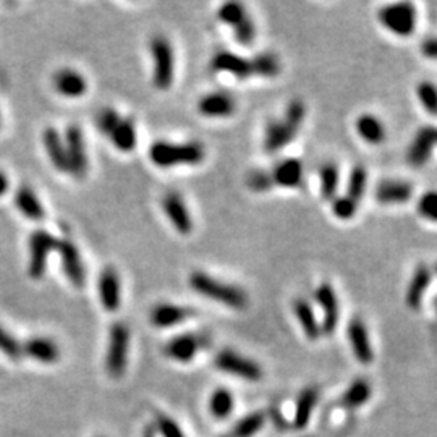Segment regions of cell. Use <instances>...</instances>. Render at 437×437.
I'll list each match as a JSON object with an SVG mask.
<instances>
[{
	"label": "cell",
	"instance_id": "7c38bea8",
	"mask_svg": "<svg viewBox=\"0 0 437 437\" xmlns=\"http://www.w3.org/2000/svg\"><path fill=\"white\" fill-rule=\"evenodd\" d=\"M162 208H164L167 217L177 229V232L188 235L193 230V220H191L186 204L179 193H167L162 199Z\"/></svg>",
	"mask_w": 437,
	"mask_h": 437
},
{
	"label": "cell",
	"instance_id": "7402d4cb",
	"mask_svg": "<svg viewBox=\"0 0 437 437\" xmlns=\"http://www.w3.org/2000/svg\"><path fill=\"white\" fill-rule=\"evenodd\" d=\"M431 283V269L421 264L415 269L413 277L410 280V285L407 288L405 301L407 306L411 310H418L422 303V296H425L427 287Z\"/></svg>",
	"mask_w": 437,
	"mask_h": 437
},
{
	"label": "cell",
	"instance_id": "d6986e66",
	"mask_svg": "<svg viewBox=\"0 0 437 437\" xmlns=\"http://www.w3.org/2000/svg\"><path fill=\"white\" fill-rule=\"evenodd\" d=\"M274 185L296 188L303 180V164L298 159H283L271 172Z\"/></svg>",
	"mask_w": 437,
	"mask_h": 437
},
{
	"label": "cell",
	"instance_id": "e575fe53",
	"mask_svg": "<svg viewBox=\"0 0 437 437\" xmlns=\"http://www.w3.org/2000/svg\"><path fill=\"white\" fill-rule=\"evenodd\" d=\"M264 422H266V415L262 411L251 413L238 421V425L233 427L232 437H253L262 429Z\"/></svg>",
	"mask_w": 437,
	"mask_h": 437
},
{
	"label": "cell",
	"instance_id": "816d5d0a",
	"mask_svg": "<svg viewBox=\"0 0 437 437\" xmlns=\"http://www.w3.org/2000/svg\"><path fill=\"white\" fill-rule=\"evenodd\" d=\"M436 274H437V264H436Z\"/></svg>",
	"mask_w": 437,
	"mask_h": 437
},
{
	"label": "cell",
	"instance_id": "f35d334b",
	"mask_svg": "<svg viewBox=\"0 0 437 437\" xmlns=\"http://www.w3.org/2000/svg\"><path fill=\"white\" fill-rule=\"evenodd\" d=\"M418 213L429 222H437V191H426L418 201Z\"/></svg>",
	"mask_w": 437,
	"mask_h": 437
},
{
	"label": "cell",
	"instance_id": "7bdbcfd3",
	"mask_svg": "<svg viewBox=\"0 0 437 437\" xmlns=\"http://www.w3.org/2000/svg\"><path fill=\"white\" fill-rule=\"evenodd\" d=\"M120 120H122V117H120V114L117 112V110L109 109V107L102 109L100 110V114L98 115V127L104 134L110 136V133H112L115 127L120 123Z\"/></svg>",
	"mask_w": 437,
	"mask_h": 437
},
{
	"label": "cell",
	"instance_id": "ab89813d",
	"mask_svg": "<svg viewBox=\"0 0 437 437\" xmlns=\"http://www.w3.org/2000/svg\"><path fill=\"white\" fill-rule=\"evenodd\" d=\"M0 352L12 359H18L23 355V345L0 325Z\"/></svg>",
	"mask_w": 437,
	"mask_h": 437
},
{
	"label": "cell",
	"instance_id": "1f68e13d",
	"mask_svg": "<svg viewBox=\"0 0 437 437\" xmlns=\"http://www.w3.org/2000/svg\"><path fill=\"white\" fill-rule=\"evenodd\" d=\"M209 410L214 418L225 420L233 410V395L227 389H217L209 398Z\"/></svg>",
	"mask_w": 437,
	"mask_h": 437
},
{
	"label": "cell",
	"instance_id": "7dc6e473",
	"mask_svg": "<svg viewBox=\"0 0 437 437\" xmlns=\"http://www.w3.org/2000/svg\"><path fill=\"white\" fill-rule=\"evenodd\" d=\"M421 52L422 55L427 57V59L437 60V37H429V39L422 42Z\"/></svg>",
	"mask_w": 437,
	"mask_h": 437
},
{
	"label": "cell",
	"instance_id": "83f0119b",
	"mask_svg": "<svg viewBox=\"0 0 437 437\" xmlns=\"http://www.w3.org/2000/svg\"><path fill=\"white\" fill-rule=\"evenodd\" d=\"M294 310L296 318L300 321L301 328H303L306 337L310 340H318L321 337V334H323V329H321V324L318 323V319H316V314L313 308H311V305L306 300L300 298L295 301Z\"/></svg>",
	"mask_w": 437,
	"mask_h": 437
},
{
	"label": "cell",
	"instance_id": "f1b7e54d",
	"mask_svg": "<svg viewBox=\"0 0 437 437\" xmlns=\"http://www.w3.org/2000/svg\"><path fill=\"white\" fill-rule=\"evenodd\" d=\"M357 132L369 144H381L386 139V127L371 114H364L357 120Z\"/></svg>",
	"mask_w": 437,
	"mask_h": 437
},
{
	"label": "cell",
	"instance_id": "d590c367",
	"mask_svg": "<svg viewBox=\"0 0 437 437\" xmlns=\"http://www.w3.org/2000/svg\"><path fill=\"white\" fill-rule=\"evenodd\" d=\"M253 65V75H261V76H271L278 75L280 71V64H278V59L271 52H264V54H259L251 60Z\"/></svg>",
	"mask_w": 437,
	"mask_h": 437
},
{
	"label": "cell",
	"instance_id": "ac0fdd59",
	"mask_svg": "<svg viewBox=\"0 0 437 437\" xmlns=\"http://www.w3.org/2000/svg\"><path fill=\"white\" fill-rule=\"evenodd\" d=\"M52 83H54L57 93L65 96V98H80L88 88L84 76L71 69H62L57 71Z\"/></svg>",
	"mask_w": 437,
	"mask_h": 437
},
{
	"label": "cell",
	"instance_id": "277c9868",
	"mask_svg": "<svg viewBox=\"0 0 437 437\" xmlns=\"http://www.w3.org/2000/svg\"><path fill=\"white\" fill-rule=\"evenodd\" d=\"M130 329L123 323H115L110 329L109 347L105 355V369L112 377H122L127 369Z\"/></svg>",
	"mask_w": 437,
	"mask_h": 437
},
{
	"label": "cell",
	"instance_id": "d6a6232c",
	"mask_svg": "<svg viewBox=\"0 0 437 437\" xmlns=\"http://www.w3.org/2000/svg\"><path fill=\"white\" fill-rule=\"evenodd\" d=\"M321 195L324 199H334L339 186V169L334 162H325L321 167Z\"/></svg>",
	"mask_w": 437,
	"mask_h": 437
},
{
	"label": "cell",
	"instance_id": "60d3db41",
	"mask_svg": "<svg viewBox=\"0 0 437 437\" xmlns=\"http://www.w3.org/2000/svg\"><path fill=\"white\" fill-rule=\"evenodd\" d=\"M358 203H355L347 196H340V198H335L332 204V211L335 214V217H339L340 220H348L352 219L355 214H357Z\"/></svg>",
	"mask_w": 437,
	"mask_h": 437
},
{
	"label": "cell",
	"instance_id": "bcb514c9",
	"mask_svg": "<svg viewBox=\"0 0 437 437\" xmlns=\"http://www.w3.org/2000/svg\"><path fill=\"white\" fill-rule=\"evenodd\" d=\"M157 427H159L162 437H186L179 426V422L169 416H157Z\"/></svg>",
	"mask_w": 437,
	"mask_h": 437
},
{
	"label": "cell",
	"instance_id": "30bf717a",
	"mask_svg": "<svg viewBox=\"0 0 437 437\" xmlns=\"http://www.w3.org/2000/svg\"><path fill=\"white\" fill-rule=\"evenodd\" d=\"M437 144V128L436 127H422L418 130V133L413 138V143L408 150L407 159L413 167L425 166L431 159L432 151Z\"/></svg>",
	"mask_w": 437,
	"mask_h": 437
},
{
	"label": "cell",
	"instance_id": "f546056e",
	"mask_svg": "<svg viewBox=\"0 0 437 437\" xmlns=\"http://www.w3.org/2000/svg\"><path fill=\"white\" fill-rule=\"evenodd\" d=\"M110 139H112L114 146L117 150L128 152L136 146V128H134V122L132 118H122L120 123L115 127V130L110 133Z\"/></svg>",
	"mask_w": 437,
	"mask_h": 437
},
{
	"label": "cell",
	"instance_id": "8992f818",
	"mask_svg": "<svg viewBox=\"0 0 437 437\" xmlns=\"http://www.w3.org/2000/svg\"><path fill=\"white\" fill-rule=\"evenodd\" d=\"M379 20L397 36H410L416 26V10L411 3L398 2L379 10Z\"/></svg>",
	"mask_w": 437,
	"mask_h": 437
},
{
	"label": "cell",
	"instance_id": "4316f807",
	"mask_svg": "<svg viewBox=\"0 0 437 437\" xmlns=\"http://www.w3.org/2000/svg\"><path fill=\"white\" fill-rule=\"evenodd\" d=\"M318 400H319L318 387H306L305 391L300 393L298 400H296L295 418H294L295 429H305L306 425L310 422L311 413H313L316 405H318Z\"/></svg>",
	"mask_w": 437,
	"mask_h": 437
},
{
	"label": "cell",
	"instance_id": "74e56055",
	"mask_svg": "<svg viewBox=\"0 0 437 437\" xmlns=\"http://www.w3.org/2000/svg\"><path fill=\"white\" fill-rule=\"evenodd\" d=\"M247 17V10H244L242 3L229 2L219 8V20L227 23L232 28L240 25Z\"/></svg>",
	"mask_w": 437,
	"mask_h": 437
},
{
	"label": "cell",
	"instance_id": "3957f363",
	"mask_svg": "<svg viewBox=\"0 0 437 437\" xmlns=\"http://www.w3.org/2000/svg\"><path fill=\"white\" fill-rule=\"evenodd\" d=\"M59 238L51 235L47 230H35L31 233L28 248H30V261H28V276L33 280H39L44 277L47 261L52 251H57Z\"/></svg>",
	"mask_w": 437,
	"mask_h": 437
},
{
	"label": "cell",
	"instance_id": "8fae6325",
	"mask_svg": "<svg viewBox=\"0 0 437 437\" xmlns=\"http://www.w3.org/2000/svg\"><path fill=\"white\" fill-rule=\"evenodd\" d=\"M316 301L323 310V324L321 329L325 334H332L339 324V301L330 283H323L316 290Z\"/></svg>",
	"mask_w": 437,
	"mask_h": 437
},
{
	"label": "cell",
	"instance_id": "e0dca14e",
	"mask_svg": "<svg viewBox=\"0 0 437 437\" xmlns=\"http://www.w3.org/2000/svg\"><path fill=\"white\" fill-rule=\"evenodd\" d=\"M99 298L107 311H117L120 306V278L114 267H105L99 277Z\"/></svg>",
	"mask_w": 437,
	"mask_h": 437
},
{
	"label": "cell",
	"instance_id": "c3c4849f",
	"mask_svg": "<svg viewBox=\"0 0 437 437\" xmlns=\"http://www.w3.org/2000/svg\"><path fill=\"white\" fill-rule=\"evenodd\" d=\"M8 190H10V179H8L6 172L0 170V198L6 196Z\"/></svg>",
	"mask_w": 437,
	"mask_h": 437
},
{
	"label": "cell",
	"instance_id": "9c48e42d",
	"mask_svg": "<svg viewBox=\"0 0 437 437\" xmlns=\"http://www.w3.org/2000/svg\"><path fill=\"white\" fill-rule=\"evenodd\" d=\"M57 251L60 254V261L62 267H64V272L69 280L73 283L75 287H83L84 285V266L83 261H81L78 248L75 247L73 242L70 240H60L59 247H57Z\"/></svg>",
	"mask_w": 437,
	"mask_h": 437
},
{
	"label": "cell",
	"instance_id": "4fadbf2b",
	"mask_svg": "<svg viewBox=\"0 0 437 437\" xmlns=\"http://www.w3.org/2000/svg\"><path fill=\"white\" fill-rule=\"evenodd\" d=\"M203 339L195 334H184L179 337L172 339L164 347V353L167 357L180 363H188L196 357V353L201 350Z\"/></svg>",
	"mask_w": 437,
	"mask_h": 437
},
{
	"label": "cell",
	"instance_id": "b9f144b4",
	"mask_svg": "<svg viewBox=\"0 0 437 437\" xmlns=\"http://www.w3.org/2000/svg\"><path fill=\"white\" fill-rule=\"evenodd\" d=\"M235 37L242 46H251L254 42V37H256V28H254V23L249 17L244 18V20L233 28Z\"/></svg>",
	"mask_w": 437,
	"mask_h": 437
},
{
	"label": "cell",
	"instance_id": "52a82bcc",
	"mask_svg": "<svg viewBox=\"0 0 437 437\" xmlns=\"http://www.w3.org/2000/svg\"><path fill=\"white\" fill-rule=\"evenodd\" d=\"M65 151H66V161H69V172L76 179H83L88 172V154H86L84 138L81 133L80 127L70 125L65 130Z\"/></svg>",
	"mask_w": 437,
	"mask_h": 437
},
{
	"label": "cell",
	"instance_id": "6da1fadb",
	"mask_svg": "<svg viewBox=\"0 0 437 437\" xmlns=\"http://www.w3.org/2000/svg\"><path fill=\"white\" fill-rule=\"evenodd\" d=\"M190 285L196 294L203 295L213 301H217V303L230 306V308L242 310L248 303V296L242 288L217 280V278L211 277L201 271H195L191 274Z\"/></svg>",
	"mask_w": 437,
	"mask_h": 437
},
{
	"label": "cell",
	"instance_id": "681fc988",
	"mask_svg": "<svg viewBox=\"0 0 437 437\" xmlns=\"http://www.w3.org/2000/svg\"><path fill=\"white\" fill-rule=\"evenodd\" d=\"M143 437H156V431L152 427H148V429H144Z\"/></svg>",
	"mask_w": 437,
	"mask_h": 437
},
{
	"label": "cell",
	"instance_id": "836d02e7",
	"mask_svg": "<svg viewBox=\"0 0 437 437\" xmlns=\"http://www.w3.org/2000/svg\"><path fill=\"white\" fill-rule=\"evenodd\" d=\"M366 185H368L366 169H364L363 166L353 167L352 172H350L347 193H345V196H347V198H350L352 201H355V203H359V199H362L364 190H366Z\"/></svg>",
	"mask_w": 437,
	"mask_h": 437
},
{
	"label": "cell",
	"instance_id": "8d00e7d4",
	"mask_svg": "<svg viewBox=\"0 0 437 437\" xmlns=\"http://www.w3.org/2000/svg\"><path fill=\"white\" fill-rule=\"evenodd\" d=\"M416 94L420 98L422 107L431 115L437 117V86L431 81H421L416 86Z\"/></svg>",
	"mask_w": 437,
	"mask_h": 437
},
{
	"label": "cell",
	"instance_id": "f907efd6",
	"mask_svg": "<svg viewBox=\"0 0 437 437\" xmlns=\"http://www.w3.org/2000/svg\"><path fill=\"white\" fill-rule=\"evenodd\" d=\"M434 306H436V311H437V298H436V301H434Z\"/></svg>",
	"mask_w": 437,
	"mask_h": 437
},
{
	"label": "cell",
	"instance_id": "f6af8a7d",
	"mask_svg": "<svg viewBox=\"0 0 437 437\" xmlns=\"http://www.w3.org/2000/svg\"><path fill=\"white\" fill-rule=\"evenodd\" d=\"M305 114H306V107H305L303 100L294 99L290 104L287 105L285 117L283 118H285L290 125H294L295 128H300L301 123H303V120H305Z\"/></svg>",
	"mask_w": 437,
	"mask_h": 437
},
{
	"label": "cell",
	"instance_id": "44dd1931",
	"mask_svg": "<svg viewBox=\"0 0 437 437\" xmlns=\"http://www.w3.org/2000/svg\"><path fill=\"white\" fill-rule=\"evenodd\" d=\"M42 143H44L46 152L49 156L52 166L59 172H69V161H66V151L64 138L55 128L49 127L42 133Z\"/></svg>",
	"mask_w": 437,
	"mask_h": 437
},
{
	"label": "cell",
	"instance_id": "d4e9b609",
	"mask_svg": "<svg viewBox=\"0 0 437 437\" xmlns=\"http://www.w3.org/2000/svg\"><path fill=\"white\" fill-rule=\"evenodd\" d=\"M23 355H28V357L39 363L51 364L60 358V350L59 345L52 342L51 339L35 337L23 345Z\"/></svg>",
	"mask_w": 437,
	"mask_h": 437
},
{
	"label": "cell",
	"instance_id": "7a4b0ae2",
	"mask_svg": "<svg viewBox=\"0 0 437 437\" xmlns=\"http://www.w3.org/2000/svg\"><path fill=\"white\" fill-rule=\"evenodd\" d=\"M150 157L157 167L164 169L175 166H195L203 162L204 146L196 141L184 144L157 141L151 146Z\"/></svg>",
	"mask_w": 437,
	"mask_h": 437
},
{
	"label": "cell",
	"instance_id": "4dcf8cb0",
	"mask_svg": "<svg viewBox=\"0 0 437 437\" xmlns=\"http://www.w3.org/2000/svg\"><path fill=\"white\" fill-rule=\"evenodd\" d=\"M369 397H371V384L366 379H357L345 391L340 403L345 408H358L364 405L369 400Z\"/></svg>",
	"mask_w": 437,
	"mask_h": 437
},
{
	"label": "cell",
	"instance_id": "ee69618b",
	"mask_svg": "<svg viewBox=\"0 0 437 437\" xmlns=\"http://www.w3.org/2000/svg\"><path fill=\"white\" fill-rule=\"evenodd\" d=\"M247 185L253 191H267L274 186L271 172H262V170H254L248 175Z\"/></svg>",
	"mask_w": 437,
	"mask_h": 437
},
{
	"label": "cell",
	"instance_id": "9a60e30c",
	"mask_svg": "<svg viewBox=\"0 0 437 437\" xmlns=\"http://www.w3.org/2000/svg\"><path fill=\"white\" fill-rule=\"evenodd\" d=\"M213 70L224 71L237 76L238 80H247L253 75L251 60L244 59L242 55L232 54V52H217L213 59Z\"/></svg>",
	"mask_w": 437,
	"mask_h": 437
},
{
	"label": "cell",
	"instance_id": "5bb4252c",
	"mask_svg": "<svg viewBox=\"0 0 437 437\" xmlns=\"http://www.w3.org/2000/svg\"><path fill=\"white\" fill-rule=\"evenodd\" d=\"M348 340L352 345V350L355 357L362 364H369L373 362V347L371 340H369V334L366 325L362 319L355 318L350 321L348 324Z\"/></svg>",
	"mask_w": 437,
	"mask_h": 437
},
{
	"label": "cell",
	"instance_id": "cb8c5ba5",
	"mask_svg": "<svg viewBox=\"0 0 437 437\" xmlns=\"http://www.w3.org/2000/svg\"><path fill=\"white\" fill-rule=\"evenodd\" d=\"M193 314V311L190 308H185V306L179 305H170V303H162L157 305L151 313V323L156 325V328H172V325H177L181 321L188 319L190 316Z\"/></svg>",
	"mask_w": 437,
	"mask_h": 437
},
{
	"label": "cell",
	"instance_id": "603a6c76",
	"mask_svg": "<svg viewBox=\"0 0 437 437\" xmlns=\"http://www.w3.org/2000/svg\"><path fill=\"white\" fill-rule=\"evenodd\" d=\"M413 196V186L408 181H382L376 188V199L382 204L408 203Z\"/></svg>",
	"mask_w": 437,
	"mask_h": 437
},
{
	"label": "cell",
	"instance_id": "ffe728a7",
	"mask_svg": "<svg viewBox=\"0 0 437 437\" xmlns=\"http://www.w3.org/2000/svg\"><path fill=\"white\" fill-rule=\"evenodd\" d=\"M237 109L235 99L229 93H211L199 100L198 110L204 117H229Z\"/></svg>",
	"mask_w": 437,
	"mask_h": 437
},
{
	"label": "cell",
	"instance_id": "5b68a950",
	"mask_svg": "<svg viewBox=\"0 0 437 437\" xmlns=\"http://www.w3.org/2000/svg\"><path fill=\"white\" fill-rule=\"evenodd\" d=\"M152 60H154V86L157 89H169L174 83V49L164 36H156L151 41Z\"/></svg>",
	"mask_w": 437,
	"mask_h": 437
},
{
	"label": "cell",
	"instance_id": "ba28073f",
	"mask_svg": "<svg viewBox=\"0 0 437 437\" xmlns=\"http://www.w3.org/2000/svg\"><path fill=\"white\" fill-rule=\"evenodd\" d=\"M215 366L220 371L232 374L235 377H242L244 381H259L262 377V369L253 359H248L232 350H222L215 357Z\"/></svg>",
	"mask_w": 437,
	"mask_h": 437
},
{
	"label": "cell",
	"instance_id": "484cf974",
	"mask_svg": "<svg viewBox=\"0 0 437 437\" xmlns=\"http://www.w3.org/2000/svg\"><path fill=\"white\" fill-rule=\"evenodd\" d=\"M13 201H15L18 211H20L25 217L36 220V222H39V220L46 217V211L42 208V203L36 196L35 190L30 188V186H20V188L15 191Z\"/></svg>",
	"mask_w": 437,
	"mask_h": 437
},
{
	"label": "cell",
	"instance_id": "2e32d148",
	"mask_svg": "<svg viewBox=\"0 0 437 437\" xmlns=\"http://www.w3.org/2000/svg\"><path fill=\"white\" fill-rule=\"evenodd\" d=\"M298 128L290 125L285 118L283 120H272L267 125L266 134H264V150L267 152H277L282 148H285L292 139L295 138Z\"/></svg>",
	"mask_w": 437,
	"mask_h": 437
}]
</instances>
